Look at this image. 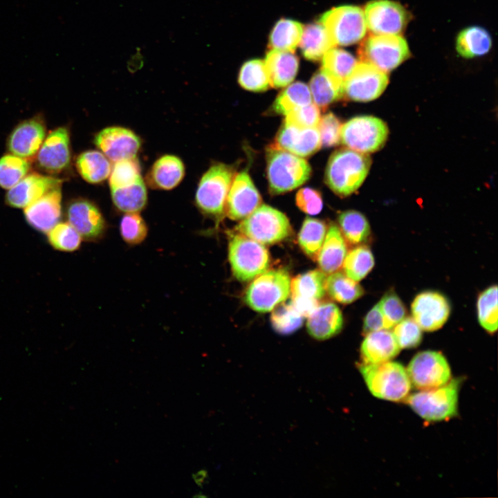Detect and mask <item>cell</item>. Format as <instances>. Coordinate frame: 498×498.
Masks as SVG:
<instances>
[{
	"mask_svg": "<svg viewBox=\"0 0 498 498\" xmlns=\"http://www.w3.org/2000/svg\"><path fill=\"white\" fill-rule=\"evenodd\" d=\"M497 286H491L479 296L477 303V317L480 325L488 332L497 329Z\"/></svg>",
	"mask_w": 498,
	"mask_h": 498,
	"instance_id": "b9f144b4",
	"label": "cell"
},
{
	"mask_svg": "<svg viewBox=\"0 0 498 498\" xmlns=\"http://www.w3.org/2000/svg\"><path fill=\"white\" fill-rule=\"evenodd\" d=\"M400 349L391 329H382L365 334L360 356L362 363L377 364L391 360Z\"/></svg>",
	"mask_w": 498,
	"mask_h": 498,
	"instance_id": "484cf974",
	"label": "cell"
},
{
	"mask_svg": "<svg viewBox=\"0 0 498 498\" xmlns=\"http://www.w3.org/2000/svg\"><path fill=\"white\" fill-rule=\"evenodd\" d=\"M311 168L306 160L290 152L269 148L267 177L270 193L279 194L302 185L310 177Z\"/></svg>",
	"mask_w": 498,
	"mask_h": 498,
	"instance_id": "3957f363",
	"label": "cell"
},
{
	"mask_svg": "<svg viewBox=\"0 0 498 498\" xmlns=\"http://www.w3.org/2000/svg\"><path fill=\"white\" fill-rule=\"evenodd\" d=\"M388 82L387 73L369 63L361 62L356 64L344 80V95L356 102L371 101L383 93Z\"/></svg>",
	"mask_w": 498,
	"mask_h": 498,
	"instance_id": "4fadbf2b",
	"label": "cell"
},
{
	"mask_svg": "<svg viewBox=\"0 0 498 498\" xmlns=\"http://www.w3.org/2000/svg\"><path fill=\"white\" fill-rule=\"evenodd\" d=\"M68 222L82 239L95 241L101 239L106 230L105 220L98 207L86 199L71 201L66 210Z\"/></svg>",
	"mask_w": 498,
	"mask_h": 498,
	"instance_id": "ffe728a7",
	"label": "cell"
},
{
	"mask_svg": "<svg viewBox=\"0 0 498 498\" xmlns=\"http://www.w3.org/2000/svg\"><path fill=\"white\" fill-rule=\"evenodd\" d=\"M322 67L344 80L356 66V58L345 50L332 47L322 57Z\"/></svg>",
	"mask_w": 498,
	"mask_h": 498,
	"instance_id": "bcb514c9",
	"label": "cell"
},
{
	"mask_svg": "<svg viewBox=\"0 0 498 498\" xmlns=\"http://www.w3.org/2000/svg\"><path fill=\"white\" fill-rule=\"evenodd\" d=\"M270 316L274 330L282 335H288L296 331L303 324L304 316L295 308L291 301L277 306Z\"/></svg>",
	"mask_w": 498,
	"mask_h": 498,
	"instance_id": "ee69618b",
	"label": "cell"
},
{
	"mask_svg": "<svg viewBox=\"0 0 498 498\" xmlns=\"http://www.w3.org/2000/svg\"><path fill=\"white\" fill-rule=\"evenodd\" d=\"M261 203V198L246 172L234 177L231 183L225 205V212L232 220L247 217Z\"/></svg>",
	"mask_w": 498,
	"mask_h": 498,
	"instance_id": "d6986e66",
	"label": "cell"
},
{
	"mask_svg": "<svg viewBox=\"0 0 498 498\" xmlns=\"http://www.w3.org/2000/svg\"><path fill=\"white\" fill-rule=\"evenodd\" d=\"M342 266L344 274L358 282L374 268V257L368 246H358L347 253Z\"/></svg>",
	"mask_w": 498,
	"mask_h": 498,
	"instance_id": "f35d334b",
	"label": "cell"
},
{
	"mask_svg": "<svg viewBox=\"0 0 498 498\" xmlns=\"http://www.w3.org/2000/svg\"><path fill=\"white\" fill-rule=\"evenodd\" d=\"M75 166L80 176L88 183H98L110 174L111 165L109 158L95 150L81 153L77 158Z\"/></svg>",
	"mask_w": 498,
	"mask_h": 498,
	"instance_id": "d6a6232c",
	"label": "cell"
},
{
	"mask_svg": "<svg viewBox=\"0 0 498 498\" xmlns=\"http://www.w3.org/2000/svg\"><path fill=\"white\" fill-rule=\"evenodd\" d=\"M341 126L338 118L332 113L321 117L317 125L321 145L325 147L336 145L340 142Z\"/></svg>",
	"mask_w": 498,
	"mask_h": 498,
	"instance_id": "f5cc1de1",
	"label": "cell"
},
{
	"mask_svg": "<svg viewBox=\"0 0 498 498\" xmlns=\"http://www.w3.org/2000/svg\"><path fill=\"white\" fill-rule=\"evenodd\" d=\"M264 62L270 86L274 88L289 84L296 76L299 67L298 57L293 52L275 49L267 53Z\"/></svg>",
	"mask_w": 498,
	"mask_h": 498,
	"instance_id": "4316f807",
	"label": "cell"
},
{
	"mask_svg": "<svg viewBox=\"0 0 498 498\" xmlns=\"http://www.w3.org/2000/svg\"><path fill=\"white\" fill-rule=\"evenodd\" d=\"M371 166L370 157L351 149H341L331 156L325 179L329 188L340 196L356 191L366 178Z\"/></svg>",
	"mask_w": 498,
	"mask_h": 498,
	"instance_id": "6da1fadb",
	"label": "cell"
},
{
	"mask_svg": "<svg viewBox=\"0 0 498 498\" xmlns=\"http://www.w3.org/2000/svg\"><path fill=\"white\" fill-rule=\"evenodd\" d=\"M412 317L423 331H434L441 328L450 313V305L441 293L423 292L412 304Z\"/></svg>",
	"mask_w": 498,
	"mask_h": 498,
	"instance_id": "e0dca14e",
	"label": "cell"
},
{
	"mask_svg": "<svg viewBox=\"0 0 498 498\" xmlns=\"http://www.w3.org/2000/svg\"><path fill=\"white\" fill-rule=\"evenodd\" d=\"M228 259L233 275L240 282L255 279L270 265L269 252L264 244L240 233L230 237Z\"/></svg>",
	"mask_w": 498,
	"mask_h": 498,
	"instance_id": "277c9868",
	"label": "cell"
},
{
	"mask_svg": "<svg viewBox=\"0 0 498 498\" xmlns=\"http://www.w3.org/2000/svg\"><path fill=\"white\" fill-rule=\"evenodd\" d=\"M44 122L34 117L18 124L10 134L7 147L10 154L29 159L34 157L46 138Z\"/></svg>",
	"mask_w": 498,
	"mask_h": 498,
	"instance_id": "44dd1931",
	"label": "cell"
},
{
	"mask_svg": "<svg viewBox=\"0 0 498 498\" xmlns=\"http://www.w3.org/2000/svg\"><path fill=\"white\" fill-rule=\"evenodd\" d=\"M311 102L308 86L302 82H296L279 94L273 104V109L277 113L286 115L290 111Z\"/></svg>",
	"mask_w": 498,
	"mask_h": 498,
	"instance_id": "ab89813d",
	"label": "cell"
},
{
	"mask_svg": "<svg viewBox=\"0 0 498 498\" xmlns=\"http://www.w3.org/2000/svg\"><path fill=\"white\" fill-rule=\"evenodd\" d=\"M206 476L207 474L205 470H200L196 473L192 474L193 479L194 480L196 483L200 486H202V485L203 484Z\"/></svg>",
	"mask_w": 498,
	"mask_h": 498,
	"instance_id": "6f0895ef",
	"label": "cell"
},
{
	"mask_svg": "<svg viewBox=\"0 0 498 498\" xmlns=\"http://www.w3.org/2000/svg\"><path fill=\"white\" fill-rule=\"evenodd\" d=\"M143 65V57L140 53V49H138L133 55H132L128 62V68H132L133 71H136Z\"/></svg>",
	"mask_w": 498,
	"mask_h": 498,
	"instance_id": "9f6ffc18",
	"label": "cell"
},
{
	"mask_svg": "<svg viewBox=\"0 0 498 498\" xmlns=\"http://www.w3.org/2000/svg\"><path fill=\"white\" fill-rule=\"evenodd\" d=\"M285 116L284 124L302 129L317 127L320 119V109L313 102L296 108Z\"/></svg>",
	"mask_w": 498,
	"mask_h": 498,
	"instance_id": "816d5d0a",
	"label": "cell"
},
{
	"mask_svg": "<svg viewBox=\"0 0 498 498\" xmlns=\"http://www.w3.org/2000/svg\"><path fill=\"white\" fill-rule=\"evenodd\" d=\"M290 293L289 274L282 269L265 271L246 290L244 300L252 310L266 313L284 302Z\"/></svg>",
	"mask_w": 498,
	"mask_h": 498,
	"instance_id": "52a82bcc",
	"label": "cell"
},
{
	"mask_svg": "<svg viewBox=\"0 0 498 498\" xmlns=\"http://www.w3.org/2000/svg\"><path fill=\"white\" fill-rule=\"evenodd\" d=\"M184 174L182 160L173 155H165L154 163L147 180L151 187L167 190L176 187Z\"/></svg>",
	"mask_w": 498,
	"mask_h": 498,
	"instance_id": "f1b7e54d",
	"label": "cell"
},
{
	"mask_svg": "<svg viewBox=\"0 0 498 498\" xmlns=\"http://www.w3.org/2000/svg\"><path fill=\"white\" fill-rule=\"evenodd\" d=\"M359 369L375 397L397 402L408 396L412 384L407 369L399 362L361 363Z\"/></svg>",
	"mask_w": 498,
	"mask_h": 498,
	"instance_id": "7a4b0ae2",
	"label": "cell"
},
{
	"mask_svg": "<svg viewBox=\"0 0 498 498\" xmlns=\"http://www.w3.org/2000/svg\"><path fill=\"white\" fill-rule=\"evenodd\" d=\"M407 372L411 384L419 390L437 388L451 380V370L446 358L435 351H424L415 355Z\"/></svg>",
	"mask_w": 498,
	"mask_h": 498,
	"instance_id": "7c38bea8",
	"label": "cell"
},
{
	"mask_svg": "<svg viewBox=\"0 0 498 498\" xmlns=\"http://www.w3.org/2000/svg\"><path fill=\"white\" fill-rule=\"evenodd\" d=\"M385 322V329H392L406 315V308L394 291L386 293L378 302Z\"/></svg>",
	"mask_w": 498,
	"mask_h": 498,
	"instance_id": "f907efd6",
	"label": "cell"
},
{
	"mask_svg": "<svg viewBox=\"0 0 498 498\" xmlns=\"http://www.w3.org/2000/svg\"><path fill=\"white\" fill-rule=\"evenodd\" d=\"M111 190L113 202L121 211L138 212L147 203V189L142 177L131 185Z\"/></svg>",
	"mask_w": 498,
	"mask_h": 498,
	"instance_id": "d590c367",
	"label": "cell"
},
{
	"mask_svg": "<svg viewBox=\"0 0 498 498\" xmlns=\"http://www.w3.org/2000/svg\"><path fill=\"white\" fill-rule=\"evenodd\" d=\"M321 147L317 127L299 128L284 124L270 148L284 150L298 156H308Z\"/></svg>",
	"mask_w": 498,
	"mask_h": 498,
	"instance_id": "603a6c76",
	"label": "cell"
},
{
	"mask_svg": "<svg viewBox=\"0 0 498 498\" xmlns=\"http://www.w3.org/2000/svg\"><path fill=\"white\" fill-rule=\"evenodd\" d=\"M326 225L321 220L306 217L298 234V243L303 252L316 260L326 234Z\"/></svg>",
	"mask_w": 498,
	"mask_h": 498,
	"instance_id": "74e56055",
	"label": "cell"
},
{
	"mask_svg": "<svg viewBox=\"0 0 498 498\" xmlns=\"http://www.w3.org/2000/svg\"><path fill=\"white\" fill-rule=\"evenodd\" d=\"M388 127L380 118L371 116H357L341 126V142L352 150L367 154L376 151L385 145Z\"/></svg>",
	"mask_w": 498,
	"mask_h": 498,
	"instance_id": "30bf717a",
	"label": "cell"
},
{
	"mask_svg": "<svg viewBox=\"0 0 498 498\" xmlns=\"http://www.w3.org/2000/svg\"><path fill=\"white\" fill-rule=\"evenodd\" d=\"M94 142L113 162L136 158L141 144L135 133L121 127L102 129L95 135Z\"/></svg>",
	"mask_w": 498,
	"mask_h": 498,
	"instance_id": "ac0fdd59",
	"label": "cell"
},
{
	"mask_svg": "<svg viewBox=\"0 0 498 498\" xmlns=\"http://www.w3.org/2000/svg\"><path fill=\"white\" fill-rule=\"evenodd\" d=\"M299 46L304 57L311 61L321 59L329 49L335 46L320 22L309 24L304 27Z\"/></svg>",
	"mask_w": 498,
	"mask_h": 498,
	"instance_id": "4dcf8cb0",
	"label": "cell"
},
{
	"mask_svg": "<svg viewBox=\"0 0 498 498\" xmlns=\"http://www.w3.org/2000/svg\"><path fill=\"white\" fill-rule=\"evenodd\" d=\"M340 231L349 243L354 245L367 241L371 233L368 220L361 212L347 210L338 216Z\"/></svg>",
	"mask_w": 498,
	"mask_h": 498,
	"instance_id": "8d00e7d4",
	"label": "cell"
},
{
	"mask_svg": "<svg viewBox=\"0 0 498 498\" xmlns=\"http://www.w3.org/2000/svg\"><path fill=\"white\" fill-rule=\"evenodd\" d=\"M392 332L400 349L416 347L422 340V329L411 317H404Z\"/></svg>",
	"mask_w": 498,
	"mask_h": 498,
	"instance_id": "681fc988",
	"label": "cell"
},
{
	"mask_svg": "<svg viewBox=\"0 0 498 498\" xmlns=\"http://www.w3.org/2000/svg\"><path fill=\"white\" fill-rule=\"evenodd\" d=\"M238 80L245 89L255 92L266 91L270 82L265 62L259 59L247 61L240 69Z\"/></svg>",
	"mask_w": 498,
	"mask_h": 498,
	"instance_id": "60d3db41",
	"label": "cell"
},
{
	"mask_svg": "<svg viewBox=\"0 0 498 498\" xmlns=\"http://www.w3.org/2000/svg\"><path fill=\"white\" fill-rule=\"evenodd\" d=\"M310 91L319 109H326L344 96V81L322 68L311 77Z\"/></svg>",
	"mask_w": 498,
	"mask_h": 498,
	"instance_id": "f546056e",
	"label": "cell"
},
{
	"mask_svg": "<svg viewBox=\"0 0 498 498\" xmlns=\"http://www.w3.org/2000/svg\"><path fill=\"white\" fill-rule=\"evenodd\" d=\"M302 25L295 20L281 19L271 30L269 46L271 49L293 52L299 44Z\"/></svg>",
	"mask_w": 498,
	"mask_h": 498,
	"instance_id": "836d02e7",
	"label": "cell"
},
{
	"mask_svg": "<svg viewBox=\"0 0 498 498\" xmlns=\"http://www.w3.org/2000/svg\"><path fill=\"white\" fill-rule=\"evenodd\" d=\"M320 23L335 46L354 44L364 37L367 30L364 12L355 6L333 8L322 15Z\"/></svg>",
	"mask_w": 498,
	"mask_h": 498,
	"instance_id": "8fae6325",
	"label": "cell"
},
{
	"mask_svg": "<svg viewBox=\"0 0 498 498\" xmlns=\"http://www.w3.org/2000/svg\"><path fill=\"white\" fill-rule=\"evenodd\" d=\"M367 28L374 35H400L409 21V14L400 3L374 0L364 10Z\"/></svg>",
	"mask_w": 498,
	"mask_h": 498,
	"instance_id": "5bb4252c",
	"label": "cell"
},
{
	"mask_svg": "<svg viewBox=\"0 0 498 498\" xmlns=\"http://www.w3.org/2000/svg\"><path fill=\"white\" fill-rule=\"evenodd\" d=\"M109 176L111 189L131 185L141 178L139 163L136 158L114 162Z\"/></svg>",
	"mask_w": 498,
	"mask_h": 498,
	"instance_id": "7dc6e473",
	"label": "cell"
},
{
	"mask_svg": "<svg viewBox=\"0 0 498 498\" xmlns=\"http://www.w3.org/2000/svg\"><path fill=\"white\" fill-rule=\"evenodd\" d=\"M61 184L62 180L55 177L37 173L28 174L8 190L6 203L12 208H24Z\"/></svg>",
	"mask_w": 498,
	"mask_h": 498,
	"instance_id": "cb8c5ba5",
	"label": "cell"
},
{
	"mask_svg": "<svg viewBox=\"0 0 498 498\" xmlns=\"http://www.w3.org/2000/svg\"><path fill=\"white\" fill-rule=\"evenodd\" d=\"M459 384V380L452 379L439 387L420 390L407 396V403L426 421L448 419L457 412Z\"/></svg>",
	"mask_w": 498,
	"mask_h": 498,
	"instance_id": "8992f818",
	"label": "cell"
},
{
	"mask_svg": "<svg viewBox=\"0 0 498 498\" xmlns=\"http://www.w3.org/2000/svg\"><path fill=\"white\" fill-rule=\"evenodd\" d=\"M24 214L29 225L46 234L59 223L62 216L61 186L50 190L24 208Z\"/></svg>",
	"mask_w": 498,
	"mask_h": 498,
	"instance_id": "7402d4cb",
	"label": "cell"
},
{
	"mask_svg": "<svg viewBox=\"0 0 498 498\" xmlns=\"http://www.w3.org/2000/svg\"><path fill=\"white\" fill-rule=\"evenodd\" d=\"M361 62L389 72L409 57L405 39L399 35H374L367 37L358 49Z\"/></svg>",
	"mask_w": 498,
	"mask_h": 498,
	"instance_id": "9c48e42d",
	"label": "cell"
},
{
	"mask_svg": "<svg viewBox=\"0 0 498 498\" xmlns=\"http://www.w3.org/2000/svg\"><path fill=\"white\" fill-rule=\"evenodd\" d=\"M30 169L28 159L14 154L0 158V187L9 190L27 175Z\"/></svg>",
	"mask_w": 498,
	"mask_h": 498,
	"instance_id": "7bdbcfd3",
	"label": "cell"
},
{
	"mask_svg": "<svg viewBox=\"0 0 498 498\" xmlns=\"http://www.w3.org/2000/svg\"><path fill=\"white\" fill-rule=\"evenodd\" d=\"M307 317L306 328L308 333L319 340L336 335L343 327L342 312L333 302L319 304Z\"/></svg>",
	"mask_w": 498,
	"mask_h": 498,
	"instance_id": "d4e9b609",
	"label": "cell"
},
{
	"mask_svg": "<svg viewBox=\"0 0 498 498\" xmlns=\"http://www.w3.org/2000/svg\"><path fill=\"white\" fill-rule=\"evenodd\" d=\"M232 169L222 163L212 165L202 176L196 193V203L205 214L220 219L225 212L227 196L232 182Z\"/></svg>",
	"mask_w": 498,
	"mask_h": 498,
	"instance_id": "ba28073f",
	"label": "cell"
},
{
	"mask_svg": "<svg viewBox=\"0 0 498 498\" xmlns=\"http://www.w3.org/2000/svg\"><path fill=\"white\" fill-rule=\"evenodd\" d=\"M46 234L50 246L62 252L78 250L82 240L79 232L68 222H59Z\"/></svg>",
	"mask_w": 498,
	"mask_h": 498,
	"instance_id": "f6af8a7d",
	"label": "cell"
},
{
	"mask_svg": "<svg viewBox=\"0 0 498 498\" xmlns=\"http://www.w3.org/2000/svg\"><path fill=\"white\" fill-rule=\"evenodd\" d=\"M237 230L264 245H271L284 240L291 233V226L286 216L267 205H259L244 218Z\"/></svg>",
	"mask_w": 498,
	"mask_h": 498,
	"instance_id": "5b68a950",
	"label": "cell"
},
{
	"mask_svg": "<svg viewBox=\"0 0 498 498\" xmlns=\"http://www.w3.org/2000/svg\"><path fill=\"white\" fill-rule=\"evenodd\" d=\"M37 165L43 171L59 174L71 161L70 136L68 129L59 127L45 138L37 155Z\"/></svg>",
	"mask_w": 498,
	"mask_h": 498,
	"instance_id": "2e32d148",
	"label": "cell"
},
{
	"mask_svg": "<svg viewBox=\"0 0 498 498\" xmlns=\"http://www.w3.org/2000/svg\"><path fill=\"white\" fill-rule=\"evenodd\" d=\"M120 232L127 243L134 246L145 239L148 228L138 212H126L120 221Z\"/></svg>",
	"mask_w": 498,
	"mask_h": 498,
	"instance_id": "c3c4849f",
	"label": "cell"
},
{
	"mask_svg": "<svg viewBox=\"0 0 498 498\" xmlns=\"http://www.w3.org/2000/svg\"><path fill=\"white\" fill-rule=\"evenodd\" d=\"M295 201L300 210L311 215L320 212L323 206L320 193L310 187L300 189L296 194Z\"/></svg>",
	"mask_w": 498,
	"mask_h": 498,
	"instance_id": "db71d44e",
	"label": "cell"
},
{
	"mask_svg": "<svg viewBox=\"0 0 498 498\" xmlns=\"http://www.w3.org/2000/svg\"><path fill=\"white\" fill-rule=\"evenodd\" d=\"M326 293L335 301L350 304L364 295V289L344 273L336 271L326 278Z\"/></svg>",
	"mask_w": 498,
	"mask_h": 498,
	"instance_id": "e575fe53",
	"label": "cell"
},
{
	"mask_svg": "<svg viewBox=\"0 0 498 498\" xmlns=\"http://www.w3.org/2000/svg\"><path fill=\"white\" fill-rule=\"evenodd\" d=\"M347 253L346 241L340 228L331 224L316 259L320 270L327 275L340 270Z\"/></svg>",
	"mask_w": 498,
	"mask_h": 498,
	"instance_id": "83f0119b",
	"label": "cell"
},
{
	"mask_svg": "<svg viewBox=\"0 0 498 498\" xmlns=\"http://www.w3.org/2000/svg\"><path fill=\"white\" fill-rule=\"evenodd\" d=\"M362 326L365 334L386 329L385 319L378 303L366 315Z\"/></svg>",
	"mask_w": 498,
	"mask_h": 498,
	"instance_id": "11a10c76",
	"label": "cell"
},
{
	"mask_svg": "<svg viewBox=\"0 0 498 498\" xmlns=\"http://www.w3.org/2000/svg\"><path fill=\"white\" fill-rule=\"evenodd\" d=\"M492 46V39L488 32L479 26L463 29L459 34L456 48L459 54L465 58L482 56L488 53Z\"/></svg>",
	"mask_w": 498,
	"mask_h": 498,
	"instance_id": "1f68e13d",
	"label": "cell"
},
{
	"mask_svg": "<svg viewBox=\"0 0 498 498\" xmlns=\"http://www.w3.org/2000/svg\"><path fill=\"white\" fill-rule=\"evenodd\" d=\"M326 274L313 270L290 281L291 302L304 317H308L326 293Z\"/></svg>",
	"mask_w": 498,
	"mask_h": 498,
	"instance_id": "9a60e30c",
	"label": "cell"
}]
</instances>
